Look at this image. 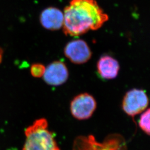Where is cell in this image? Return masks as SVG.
Here are the masks:
<instances>
[{
  "label": "cell",
  "mask_w": 150,
  "mask_h": 150,
  "mask_svg": "<svg viewBox=\"0 0 150 150\" xmlns=\"http://www.w3.org/2000/svg\"><path fill=\"white\" fill-rule=\"evenodd\" d=\"M64 16L63 31L71 36L97 30L108 20L96 0H71L64 8Z\"/></svg>",
  "instance_id": "cell-1"
},
{
  "label": "cell",
  "mask_w": 150,
  "mask_h": 150,
  "mask_svg": "<svg viewBox=\"0 0 150 150\" xmlns=\"http://www.w3.org/2000/svg\"><path fill=\"white\" fill-rule=\"evenodd\" d=\"M22 150H60L53 134L48 129L46 119L39 118L25 130Z\"/></svg>",
  "instance_id": "cell-2"
},
{
  "label": "cell",
  "mask_w": 150,
  "mask_h": 150,
  "mask_svg": "<svg viewBox=\"0 0 150 150\" xmlns=\"http://www.w3.org/2000/svg\"><path fill=\"white\" fill-rule=\"evenodd\" d=\"M149 105V98L145 91L132 89L127 92L123 97L122 107L129 116H134L144 111Z\"/></svg>",
  "instance_id": "cell-3"
},
{
  "label": "cell",
  "mask_w": 150,
  "mask_h": 150,
  "mask_svg": "<svg viewBox=\"0 0 150 150\" xmlns=\"http://www.w3.org/2000/svg\"><path fill=\"white\" fill-rule=\"evenodd\" d=\"M97 107L95 98L89 93H83L76 96L72 100L70 110L72 115L79 120L90 118Z\"/></svg>",
  "instance_id": "cell-4"
},
{
  "label": "cell",
  "mask_w": 150,
  "mask_h": 150,
  "mask_svg": "<svg viewBox=\"0 0 150 150\" xmlns=\"http://www.w3.org/2000/svg\"><path fill=\"white\" fill-rule=\"evenodd\" d=\"M65 56L75 64H83L91 59L92 52L88 44L82 40L69 42L64 48Z\"/></svg>",
  "instance_id": "cell-5"
},
{
  "label": "cell",
  "mask_w": 150,
  "mask_h": 150,
  "mask_svg": "<svg viewBox=\"0 0 150 150\" xmlns=\"http://www.w3.org/2000/svg\"><path fill=\"white\" fill-rule=\"evenodd\" d=\"M69 75L66 65L62 61H56L46 67L43 78L47 84L57 86L65 83L69 78Z\"/></svg>",
  "instance_id": "cell-6"
},
{
  "label": "cell",
  "mask_w": 150,
  "mask_h": 150,
  "mask_svg": "<svg viewBox=\"0 0 150 150\" xmlns=\"http://www.w3.org/2000/svg\"><path fill=\"white\" fill-rule=\"evenodd\" d=\"M64 20V12L54 7L43 10L40 16V21L42 27L51 31L58 30L62 27Z\"/></svg>",
  "instance_id": "cell-7"
},
{
  "label": "cell",
  "mask_w": 150,
  "mask_h": 150,
  "mask_svg": "<svg viewBox=\"0 0 150 150\" xmlns=\"http://www.w3.org/2000/svg\"><path fill=\"white\" fill-rule=\"evenodd\" d=\"M98 73L102 78L111 80L116 78L120 71V64L118 61L112 57L102 56L97 64Z\"/></svg>",
  "instance_id": "cell-8"
},
{
  "label": "cell",
  "mask_w": 150,
  "mask_h": 150,
  "mask_svg": "<svg viewBox=\"0 0 150 150\" xmlns=\"http://www.w3.org/2000/svg\"><path fill=\"white\" fill-rule=\"evenodd\" d=\"M150 109L148 108L143 113L139 118V126L145 134H150Z\"/></svg>",
  "instance_id": "cell-9"
},
{
  "label": "cell",
  "mask_w": 150,
  "mask_h": 150,
  "mask_svg": "<svg viewBox=\"0 0 150 150\" xmlns=\"http://www.w3.org/2000/svg\"><path fill=\"white\" fill-rule=\"evenodd\" d=\"M45 70L46 67L43 64H34L31 66L30 72L33 77L36 78H40L43 77Z\"/></svg>",
  "instance_id": "cell-10"
},
{
  "label": "cell",
  "mask_w": 150,
  "mask_h": 150,
  "mask_svg": "<svg viewBox=\"0 0 150 150\" xmlns=\"http://www.w3.org/2000/svg\"><path fill=\"white\" fill-rule=\"evenodd\" d=\"M3 53H4L3 50L0 47V64L2 62V59H3Z\"/></svg>",
  "instance_id": "cell-11"
}]
</instances>
